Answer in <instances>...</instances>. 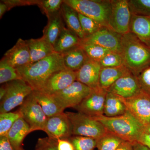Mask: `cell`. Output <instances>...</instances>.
Returning <instances> with one entry per match:
<instances>
[{"instance_id": "43", "label": "cell", "mask_w": 150, "mask_h": 150, "mask_svg": "<svg viewBox=\"0 0 150 150\" xmlns=\"http://www.w3.org/2000/svg\"><path fill=\"white\" fill-rule=\"evenodd\" d=\"M115 150H133V144L130 142L124 141Z\"/></svg>"}, {"instance_id": "34", "label": "cell", "mask_w": 150, "mask_h": 150, "mask_svg": "<svg viewBox=\"0 0 150 150\" xmlns=\"http://www.w3.org/2000/svg\"><path fill=\"white\" fill-rule=\"evenodd\" d=\"M64 2L63 0H40L38 1L36 5L48 17L59 11Z\"/></svg>"}, {"instance_id": "17", "label": "cell", "mask_w": 150, "mask_h": 150, "mask_svg": "<svg viewBox=\"0 0 150 150\" xmlns=\"http://www.w3.org/2000/svg\"><path fill=\"white\" fill-rule=\"evenodd\" d=\"M101 69L99 62L88 59L81 69L76 72V81L91 89L98 87Z\"/></svg>"}, {"instance_id": "40", "label": "cell", "mask_w": 150, "mask_h": 150, "mask_svg": "<svg viewBox=\"0 0 150 150\" xmlns=\"http://www.w3.org/2000/svg\"><path fill=\"white\" fill-rule=\"evenodd\" d=\"M57 150H75L73 144L69 139L56 140Z\"/></svg>"}, {"instance_id": "30", "label": "cell", "mask_w": 150, "mask_h": 150, "mask_svg": "<svg viewBox=\"0 0 150 150\" xmlns=\"http://www.w3.org/2000/svg\"><path fill=\"white\" fill-rule=\"evenodd\" d=\"M18 110L15 112H7L0 114V137L7 136L14 123L21 117Z\"/></svg>"}, {"instance_id": "46", "label": "cell", "mask_w": 150, "mask_h": 150, "mask_svg": "<svg viewBox=\"0 0 150 150\" xmlns=\"http://www.w3.org/2000/svg\"><path fill=\"white\" fill-rule=\"evenodd\" d=\"M7 88L6 83L3 84L0 88V100H1L4 98L6 93Z\"/></svg>"}, {"instance_id": "25", "label": "cell", "mask_w": 150, "mask_h": 150, "mask_svg": "<svg viewBox=\"0 0 150 150\" xmlns=\"http://www.w3.org/2000/svg\"><path fill=\"white\" fill-rule=\"evenodd\" d=\"M81 40L74 33L65 27L54 46L55 52L62 54L67 51L80 46Z\"/></svg>"}, {"instance_id": "39", "label": "cell", "mask_w": 150, "mask_h": 150, "mask_svg": "<svg viewBox=\"0 0 150 150\" xmlns=\"http://www.w3.org/2000/svg\"><path fill=\"white\" fill-rule=\"evenodd\" d=\"M6 4L8 7V11L13 8L19 6H29L32 5H37L38 1L36 0H6L3 1Z\"/></svg>"}, {"instance_id": "6", "label": "cell", "mask_w": 150, "mask_h": 150, "mask_svg": "<svg viewBox=\"0 0 150 150\" xmlns=\"http://www.w3.org/2000/svg\"><path fill=\"white\" fill-rule=\"evenodd\" d=\"M7 91L0 104V113L10 112L21 105L33 91L32 88L22 79L6 83Z\"/></svg>"}, {"instance_id": "37", "label": "cell", "mask_w": 150, "mask_h": 150, "mask_svg": "<svg viewBox=\"0 0 150 150\" xmlns=\"http://www.w3.org/2000/svg\"><path fill=\"white\" fill-rule=\"evenodd\" d=\"M141 90L150 96V65L137 76Z\"/></svg>"}, {"instance_id": "24", "label": "cell", "mask_w": 150, "mask_h": 150, "mask_svg": "<svg viewBox=\"0 0 150 150\" xmlns=\"http://www.w3.org/2000/svg\"><path fill=\"white\" fill-rule=\"evenodd\" d=\"M60 11L67 28L74 33L81 40H83L85 35L81 27L77 12L64 2L62 4Z\"/></svg>"}, {"instance_id": "45", "label": "cell", "mask_w": 150, "mask_h": 150, "mask_svg": "<svg viewBox=\"0 0 150 150\" xmlns=\"http://www.w3.org/2000/svg\"><path fill=\"white\" fill-rule=\"evenodd\" d=\"M8 11V7L3 1L0 2V18H1L6 12Z\"/></svg>"}, {"instance_id": "2", "label": "cell", "mask_w": 150, "mask_h": 150, "mask_svg": "<svg viewBox=\"0 0 150 150\" xmlns=\"http://www.w3.org/2000/svg\"><path fill=\"white\" fill-rule=\"evenodd\" d=\"M121 55L124 65L137 76L150 65V48L131 32L121 35Z\"/></svg>"}, {"instance_id": "16", "label": "cell", "mask_w": 150, "mask_h": 150, "mask_svg": "<svg viewBox=\"0 0 150 150\" xmlns=\"http://www.w3.org/2000/svg\"><path fill=\"white\" fill-rule=\"evenodd\" d=\"M3 58L16 69L30 64V53L27 40L19 38L15 45L6 52Z\"/></svg>"}, {"instance_id": "27", "label": "cell", "mask_w": 150, "mask_h": 150, "mask_svg": "<svg viewBox=\"0 0 150 150\" xmlns=\"http://www.w3.org/2000/svg\"><path fill=\"white\" fill-rule=\"evenodd\" d=\"M128 111L127 107L120 97L107 91L105 101L104 114L108 117L120 116Z\"/></svg>"}, {"instance_id": "38", "label": "cell", "mask_w": 150, "mask_h": 150, "mask_svg": "<svg viewBox=\"0 0 150 150\" xmlns=\"http://www.w3.org/2000/svg\"><path fill=\"white\" fill-rule=\"evenodd\" d=\"M35 149L38 150H57L56 140L48 137L39 138L38 140Z\"/></svg>"}, {"instance_id": "23", "label": "cell", "mask_w": 150, "mask_h": 150, "mask_svg": "<svg viewBox=\"0 0 150 150\" xmlns=\"http://www.w3.org/2000/svg\"><path fill=\"white\" fill-rule=\"evenodd\" d=\"M131 73L124 65L112 68H101L99 87L107 90L118 79Z\"/></svg>"}, {"instance_id": "5", "label": "cell", "mask_w": 150, "mask_h": 150, "mask_svg": "<svg viewBox=\"0 0 150 150\" xmlns=\"http://www.w3.org/2000/svg\"><path fill=\"white\" fill-rule=\"evenodd\" d=\"M66 113L71 123L72 136L97 139L108 132L103 124L93 117L78 112Z\"/></svg>"}, {"instance_id": "33", "label": "cell", "mask_w": 150, "mask_h": 150, "mask_svg": "<svg viewBox=\"0 0 150 150\" xmlns=\"http://www.w3.org/2000/svg\"><path fill=\"white\" fill-rule=\"evenodd\" d=\"M75 150H94L96 148V139L82 136H72L69 138Z\"/></svg>"}, {"instance_id": "18", "label": "cell", "mask_w": 150, "mask_h": 150, "mask_svg": "<svg viewBox=\"0 0 150 150\" xmlns=\"http://www.w3.org/2000/svg\"><path fill=\"white\" fill-rule=\"evenodd\" d=\"M30 56V64L42 60L55 52L54 47L45 37L27 40Z\"/></svg>"}, {"instance_id": "1", "label": "cell", "mask_w": 150, "mask_h": 150, "mask_svg": "<svg viewBox=\"0 0 150 150\" xmlns=\"http://www.w3.org/2000/svg\"><path fill=\"white\" fill-rule=\"evenodd\" d=\"M65 69L62 54L54 52L42 60L17 70L21 79L28 84L33 91H41L51 75Z\"/></svg>"}, {"instance_id": "29", "label": "cell", "mask_w": 150, "mask_h": 150, "mask_svg": "<svg viewBox=\"0 0 150 150\" xmlns=\"http://www.w3.org/2000/svg\"><path fill=\"white\" fill-rule=\"evenodd\" d=\"M21 79L17 70L11 66L4 58L0 61V83L3 84Z\"/></svg>"}, {"instance_id": "22", "label": "cell", "mask_w": 150, "mask_h": 150, "mask_svg": "<svg viewBox=\"0 0 150 150\" xmlns=\"http://www.w3.org/2000/svg\"><path fill=\"white\" fill-rule=\"evenodd\" d=\"M32 94L48 118L64 112V109L52 95L35 91H33Z\"/></svg>"}, {"instance_id": "35", "label": "cell", "mask_w": 150, "mask_h": 150, "mask_svg": "<svg viewBox=\"0 0 150 150\" xmlns=\"http://www.w3.org/2000/svg\"><path fill=\"white\" fill-rule=\"evenodd\" d=\"M79 17L85 38L95 33L102 27L92 19L81 14L79 13Z\"/></svg>"}, {"instance_id": "48", "label": "cell", "mask_w": 150, "mask_h": 150, "mask_svg": "<svg viewBox=\"0 0 150 150\" xmlns=\"http://www.w3.org/2000/svg\"><path fill=\"white\" fill-rule=\"evenodd\" d=\"M20 150H25L24 149H23H23H21ZM35 150H38L37 149H35Z\"/></svg>"}, {"instance_id": "7", "label": "cell", "mask_w": 150, "mask_h": 150, "mask_svg": "<svg viewBox=\"0 0 150 150\" xmlns=\"http://www.w3.org/2000/svg\"><path fill=\"white\" fill-rule=\"evenodd\" d=\"M108 28L120 35L130 32L131 13L128 0H110Z\"/></svg>"}, {"instance_id": "42", "label": "cell", "mask_w": 150, "mask_h": 150, "mask_svg": "<svg viewBox=\"0 0 150 150\" xmlns=\"http://www.w3.org/2000/svg\"><path fill=\"white\" fill-rule=\"evenodd\" d=\"M138 142L150 148V134L142 132Z\"/></svg>"}, {"instance_id": "4", "label": "cell", "mask_w": 150, "mask_h": 150, "mask_svg": "<svg viewBox=\"0 0 150 150\" xmlns=\"http://www.w3.org/2000/svg\"><path fill=\"white\" fill-rule=\"evenodd\" d=\"M64 2L78 13L92 19L102 27L108 28L111 11L110 0H65Z\"/></svg>"}, {"instance_id": "8", "label": "cell", "mask_w": 150, "mask_h": 150, "mask_svg": "<svg viewBox=\"0 0 150 150\" xmlns=\"http://www.w3.org/2000/svg\"><path fill=\"white\" fill-rule=\"evenodd\" d=\"M18 110L29 125L31 132L37 130L44 131L48 117L32 93L25 98Z\"/></svg>"}, {"instance_id": "15", "label": "cell", "mask_w": 150, "mask_h": 150, "mask_svg": "<svg viewBox=\"0 0 150 150\" xmlns=\"http://www.w3.org/2000/svg\"><path fill=\"white\" fill-rule=\"evenodd\" d=\"M107 91L124 99L133 97L142 91L137 77L132 73L118 79Z\"/></svg>"}, {"instance_id": "31", "label": "cell", "mask_w": 150, "mask_h": 150, "mask_svg": "<svg viewBox=\"0 0 150 150\" xmlns=\"http://www.w3.org/2000/svg\"><path fill=\"white\" fill-rule=\"evenodd\" d=\"M81 46L88 59L98 62L111 52L106 48L95 44L81 43Z\"/></svg>"}, {"instance_id": "32", "label": "cell", "mask_w": 150, "mask_h": 150, "mask_svg": "<svg viewBox=\"0 0 150 150\" xmlns=\"http://www.w3.org/2000/svg\"><path fill=\"white\" fill-rule=\"evenodd\" d=\"M131 14L150 16V0H128Z\"/></svg>"}, {"instance_id": "36", "label": "cell", "mask_w": 150, "mask_h": 150, "mask_svg": "<svg viewBox=\"0 0 150 150\" xmlns=\"http://www.w3.org/2000/svg\"><path fill=\"white\" fill-rule=\"evenodd\" d=\"M101 68H112L124 65L122 56L119 53L110 52L99 62Z\"/></svg>"}, {"instance_id": "12", "label": "cell", "mask_w": 150, "mask_h": 150, "mask_svg": "<svg viewBox=\"0 0 150 150\" xmlns=\"http://www.w3.org/2000/svg\"><path fill=\"white\" fill-rule=\"evenodd\" d=\"M121 35L106 27H102L92 35L81 40L83 44H92L121 54Z\"/></svg>"}, {"instance_id": "9", "label": "cell", "mask_w": 150, "mask_h": 150, "mask_svg": "<svg viewBox=\"0 0 150 150\" xmlns=\"http://www.w3.org/2000/svg\"><path fill=\"white\" fill-rule=\"evenodd\" d=\"M92 89L76 81L67 88L52 95L65 110L67 108L76 107L88 95Z\"/></svg>"}, {"instance_id": "19", "label": "cell", "mask_w": 150, "mask_h": 150, "mask_svg": "<svg viewBox=\"0 0 150 150\" xmlns=\"http://www.w3.org/2000/svg\"><path fill=\"white\" fill-rule=\"evenodd\" d=\"M130 32L136 35L143 43L150 48V16L132 15Z\"/></svg>"}, {"instance_id": "28", "label": "cell", "mask_w": 150, "mask_h": 150, "mask_svg": "<svg viewBox=\"0 0 150 150\" xmlns=\"http://www.w3.org/2000/svg\"><path fill=\"white\" fill-rule=\"evenodd\" d=\"M124 141L108 131L103 136L96 139V148L98 150H115Z\"/></svg>"}, {"instance_id": "13", "label": "cell", "mask_w": 150, "mask_h": 150, "mask_svg": "<svg viewBox=\"0 0 150 150\" xmlns=\"http://www.w3.org/2000/svg\"><path fill=\"white\" fill-rule=\"evenodd\" d=\"M43 131L48 138L55 140L68 139L72 136L69 120L64 112L48 118Z\"/></svg>"}, {"instance_id": "10", "label": "cell", "mask_w": 150, "mask_h": 150, "mask_svg": "<svg viewBox=\"0 0 150 150\" xmlns=\"http://www.w3.org/2000/svg\"><path fill=\"white\" fill-rule=\"evenodd\" d=\"M107 91L98 87L92 89L90 93L74 109L92 117L103 115L105 101Z\"/></svg>"}, {"instance_id": "41", "label": "cell", "mask_w": 150, "mask_h": 150, "mask_svg": "<svg viewBox=\"0 0 150 150\" xmlns=\"http://www.w3.org/2000/svg\"><path fill=\"white\" fill-rule=\"evenodd\" d=\"M0 150H14L7 136L0 137Z\"/></svg>"}, {"instance_id": "47", "label": "cell", "mask_w": 150, "mask_h": 150, "mask_svg": "<svg viewBox=\"0 0 150 150\" xmlns=\"http://www.w3.org/2000/svg\"><path fill=\"white\" fill-rule=\"evenodd\" d=\"M143 132L150 134V124L144 126L143 127Z\"/></svg>"}, {"instance_id": "21", "label": "cell", "mask_w": 150, "mask_h": 150, "mask_svg": "<svg viewBox=\"0 0 150 150\" xmlns=\"http://www.w3.org/2000/svg\"><path fill=\"white\" fill-rule=\"evenodd\" d=\"M47 25L43 30V36L54 46L62 30L65 27L60 11L47 17Z\"/></svg>"}, {"instance_id": "20", "label": "cell", "mask_w": 150, "mask_h": 150, "mask_svg": "<svg viewBox=\"0 0 150 150\" xmlns=\"http://www.w3.org/2000/svg\"><path fill=\"white\" fill-rule=\"evenodd\" d=\"M30 132L29 125L22 117L16 121L7 134V137L14 150H20L23 149V140Z\"/></svg>"}, {"instance_id": "44", "label": "cell", "mask_w": 150, "mask_h": 150, "mask_svg": "<svg viewBox=\"0 0 150 150\" xmlns=\"http://www.w3.org/2000/svg\"><path fill=\"white\" fill-rule=\"evenodd\" d=\"M133 150H150V148L138 142L133 143Z\"/></svg>"}, {"instance_id": "3", "label": "cell", "mask_w": 150, "mask_h": 150, "mask_svg": "<svg viewBox=\"0 0 150 150\" xmlns=\"http://www.w3.org/2000/svg\"><path fill=\"white\" fill-rule=\"evenodd\" d=\"M93 118L102 123L108 132L132 144L138 142L143 132V125L128 110L123 115L116 117L102 115Z\"/></svg>"}, {"instance_id": "11", "label": "cell", "mask_w": 150, "mask_h": 150, "mask_svg": "<svg viewBox=\"0 0 150 150\" xmlns=\"http://www.w3.org/2000/svg\"><path fill=\"white\" fill-rule=\"evenodd\" d=\"M120 98L128 111L143 126L150 124V96L142 91L131 98Z\"/></svg>"}, {"instance_id": "26", "label": "cell", "mask_w": 150, "mask_h": 150, "mask_svg": "<svg viewBox=\"0 0 150 150\" xmlns=\"http://www.w3.org/2000/svg\"><path fill=\"white\" fill-rule=\"evenodd\" d=\"M66 69L76 72L88 59L80 46L62 54Z\"/></svg>"}, {"instance_id": "14", "label": "cell", "mask_w": 150, "mask_h": 150, "mask_svg": "<svg viewBox=\"0 0 150 150\" xmlns=\"http://www.w3.org/2000/svg\"><path fill=\"white\" fill-rule=\"evenodd\" d=\"M76 81V72L67 69L60 70L48 78L41 91L53 95L67 88Z\"/></svg>"}]
</instances>
